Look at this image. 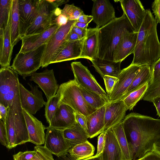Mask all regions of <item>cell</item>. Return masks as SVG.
Returning a JSON list of instances; mask_svg holds the SVG:
<instances>
[{"label": "cell", "instance_id": "obj_58", "mask_svg": "<svg viewBox=\"0 0 160 160\" xmlns=\"http://www.w3.org/2000/svg\"><path fill=\"white\" fill-rule=\"evenodd\" d=\"M155 144L158 145L160 146V138L158 140V141Z\"/></svg>", "mask_w": 160, "mask_h": 160}, {"label": "cell", "instance_id": "obj_53", "mask_svg": "<svg viewBox=\"0 0 160 160\" xmlns=\"http://www.w3.org/2000/svg\"><path fill=\"white\" fill-rule=\"evenodd\" d=\"M155 106L157 115L160 117V96L154 98L152 101Z\"/></svg>", "mask_w": 160, "mask_h": 160}, {"label": "cell", "instance_id": "obj_1", "mask_svg": "<svg viewBox=\"0 0 160 160\" xmlns=\"http://www.w3.org/2000/svg\"><path fill=\"white\" fill-rule=\"evenodd\" d=\"M122 123L134 152L133 160L153 151L154 144L160 138V119L132 112L125 116Z\"/></svg>", "mask_w": 160, "mask_h": 160}, {"label": "cell", "instance_id": "obj_57", "mask_svg": "<svg viewBox=\"0 0 160 160\" xmlns=\"http://www.w3.org/2000/svg\"><path fill=\"white\" fill-rule=\"evenodd\" d=\"M152 151H153L160 155V146L155 144Z\"/></svg>", "mask_w": 160, "mask_h": 160}, {"label": "cell", "instance_id": "obj_45", "mask_svg": "<svg viewBox=\"0 0 160 160\" xmlns=\"http://www.w3.org/2000/svg\"><path fill=\"white\" fill-rule=\"evenodd\" d=\"M76 118L77 122L81 125L88 134L87 121L86 117L82 114L76 112Z\"/></svg>", "mask_w": 160, "mask_h": 160}, {"label": "cell", "instance_id": "obj_41", "mask_svg": "<svg viewBox=\"0 0 160 160\" xmlns=\"http://www.w3.org/2000/svg\"><path fill=\"white\" fill-rule=\"evenodd\" d=\"M107 94L110 95L112 92L114 87L118 81V79L116 77L105 75L103 78Z\"/></svg>", "mask_w": 160, "mask_h": 160}, {"label": "cell", "instance_id": "obj_29", "mask_svg": "<svg viewBox=\"0 0 160 160\" xmlns=\"http://www.w3.org/2000/svg\"><path fill=\"white\" fill-rule=\"evenodd\" d=\"M112 128L120 148L121 160H133L134 152L127 138L122 121Z\"/></svg>", "mask_w": 160, "mask_h": 160}, {"label": "cell", "instance_id": "obj_59", "mask_svg": "<svg viewBox=\"0 0 160 160\" xmlns=\"http://www.w3.org/2000/svg\"><path fill=\"white\" fill-rule=\"evenodd\" d=\"M145 156L141 158H139V159H136V160H143V159L145 158Z\"/></svg>", "mask_w": 160, "mask_h": 160}, {"label": "cell", "instance_id": "obj_24", "mask_svg": "<svg viewBox=\"0 0 160 160\" xmlns=\"http://www.w3.org/2000/svg\"><path fill=\"white\" fill-rule=\"evenodd\" d=\"M98 28H88L86 36L84 40L81 58L90 61L98 58Z\"/></svg>", "mask_w": 160, "mask_h": 160}, {"label": "cell", "instance_id": "obj_35", "mask_svg": "<svg viewBox=\"0 0 160 160\" xmlns=\"http://www.w3.org/2000/svg\"><path fill=\"white\" fill-rule=\"evenodd\" d=\"M79 86L84 98L95 110L96 111L108 104L105 100L98 94L88 90L79 85Z\"/></svg>", "mask_w": 160, "mask_h": 160}, {"label": "cell", "instance_id": "obj_8", "mask_svg": "<svg viewBox=\"0 0 160 160\" xmlns=\"http://www.w3.org/2000/svg\"><path fill=\"white\" fill-rule=\"evenodd\" d=\"M18 74L10 66L0 69V103L6 107L10 106L19 93Z\"/></svg>", "mask_w": 160, "mask_h": 160}, {"label": "cell", "instance_id": "obj_2", "mask_svg": "<svg viewBox=\"0 0 160 160\" xmlns=\"http://www.w3.org/2000/svg\"><path fill=\"white\" fill-rule=\"evenodd\" d=\"M158 23L150 10L146 9L145 17L138 32L131 64L150 66L160 58Z\"/></svg>", "mask_w": 160, "mask_h": 160}, {"label": "cell", "instance_id": "obj_11", "mask_svg": "<svg viewBox=\"0 0 160 160\" xmlns=\"http://www.w3.org/2000/svg\"><path fill=\"white\" fill-rule=\"evenodd\" d=\"M31 91L26 89L19 82L20 100L22 109L28 112L35 114L44 105L46 102L44 101L42 92L38 89V86H34L29 83Z\"/></svg>", "mask_w": 160, "mask_h": 160}, {"label": "cell", "instance_id": "obj_26", "mask_svg": "<svg viewBox=\"0 0 160 160\" xmlns=\"http://www.w3.org/2000/svg\"><path fill=\"white\" fill-rule=\"evenodd\" d=\"M104 132L106 143L101 155L102 160H121L120 148L112 128Z\"/></svg>", "mask_w": 160, "mask_h": 160}, {"label": "cell", "instance_id": "obj_16", "mask_svg": "<svg viewBox=\"0 0 160 160\" xmlns=\"http://www.w3.org/2000/svg\"><path fill=\"white\" fill-rule=\"evenodd\" d=\"M92 1L91 16L97 28L104 26L116 18L114 8L109 0H93Z\"/></svg>", "mask_w": 160, "mask_h": 160}, {"label": "cell", "instance_id": "obj_61", "mask_svg": "<svg viewBox=\"0 0 160 160\" xmlns=\"http://www.w3.org/2000/svg\"></svg>", "mask_w": 160, "mask_h": 160}, {"label": "cell", "instance_id": "obj_52", "mask_svg": "<svg viewBox=\"0 0 160 160\" xmlns=\"http://www.w3.org/2000/svg\"><path fill=\"white\" fill-rule=\"evenodd\" d=\"M56 8H58L59 6L68 2L69 1L67 0H47Z\"/></svg>", "mask_w": 160, "mask_h": 160}, {"label": "cell", "instance_id": "obj_51", "mask_svg": "<svg viewBox=\"0 0 160 160\" xmlns=\"http://www.w3.org/2000/svg\"><path fill=\"white\" fill-rule=\"evenodd\" d=\"M93 18L91 15H86L85 14L81 15L77 20V22L89 24L92 21Z\"/></svg>", "mask_w": 160, "mask_h": 160}, {"label": "cell", "instance_id": "obj_55", "mask_svg": "<svg viewBox=\"0 0 160 160\" xmlns=\"http://www.w3.org/2000/svg\"><path fill=\"white\" fill-rule=\"evenodd\" d=\"M58 158L59 160H73V158L68 153L65 155Z\"/></svg>", "mask_w": 160, "mask_h": 160}, {"label": "cell", "instance_id": "obj_14", "mask_svg": "<svg viewBox=\"0 0 160 160\" xmlns=\"http://www.w3.org/2000/svg\"><path fill=\"white\" fill-rule=\"evenodd\" d=\"M40 0H18L20 33L21 39L38 14Z\"/></svg>", "mask_w": 160, "mask_h": 160}, {"label": "cell", "instance_id": "obj_39", "mask_svg": "<svg viewBox=\"0 0 160 160\" xmlns=\"http://www.w3.org/2000/svg\"><path fill=\"white\" fill-rule=\"evenodd\" d=\"M61 13L65 16L68 21L77 20L81 15L84 14L82 9L73 4H66L62 9Z\"/></svg>", "mask_w": 160, "mask_h": 160}, {"label": "cell", "instance_id": "obj_37", "mask_svg": "<svg viewBox=\"0 0 160 160\" xmlns=\"http://www.w3.org/2000/svg\"><path fill=\"white\" fill-rule=\"evenodd\" d=\"M60 93L58 89L56 95L47 100L45 105V116L47 122L50 124L58 106Z\"/></svg>", "mask_w": 160, "mask_h": 160}, {"label": "cell", "instance_id": "obj_56", "mask_svg": "<svg viewBox=\"0 0 160 160\" xmlns=\"http://www.w3.org/2000/svg\"><path fill=\"white\" fill-rule=\"evenodd\" d=\"M82 160H102L101 156L99 157H96L95 156Z\"/></svg>", "mask_w": 160, "mask_h": 160}, {"label": "cell", "instance_id": "obj_32", "mask_svg": "<svg viewBox=\"0 0 160 160\" xmlns=\"http://www.w3.org/2000/svg\"><path fill=\"white\" fill-rule=\"evenodd\" d=\"M10 32L11 44L13 47L21 40L20 33L18 0H12Z\"/></svg>", "mask_w": 160, "mask_h": 160}, {"label": "cell", "instance_id": "obj_20", "mask_svg": "<svg viewBox=\"0 0 160 160\" xmlns=\"http://www.w3.org/2000/svg\"><path fill=\"white\" fill-rule=\"evenodd\" d=\"M29 135V142L36 145L44 144L45 130L47 128L33 114L22 109Z\"/></svg>", "mask_w": 160, "mask_h": 160}, {"label": "cell", "instance_id": "obj_36", "mask_svg": "<svg viewBox=\"0 0 160 160\" xmlns=\"http://www.w3.org/2000/svg\"><path fill=\"white\" fill-rule=\"evenodd\" d=\"M148 85V82L144 84L122 99L123 101L128 110L130 111L132 110L137 102L142 99L147 91Z\"/></svg>", "mask_w": 160, "mask_h": 160}, {"label": "cell", "instance_id": "obj_33", "mask_svg": "<svg viewBox=\"0 0 160 160\" xmlns=\"http://www.w3.org/2000/svg\"><path fill=\"white\" fill-rule=\"evenodd\" d=\"M151 77L150 66L147 65L141 66L140 70L137 74L122 99L130 93L139 88L144 84L149 83Z\"/></svg>", "mask_w": 160, "mask_h": 160}, {"label": "cell", "instance_id": "obj_27", "mask_svg": "<svg viewBox=\"0 0 160 160\" xmlns=\"http://www.w3.org/2000/svg\"><path fill=\"white\" fill-rule=\"evenodd\" d=\"M151 77L147 91L142 99L152 102L160 96V58L150 66Z\"/></svg>", "mask_w": 160, "mask_h": 160}, {"label": "cell", "instance_id": "obj_50", "mask_svg": "<svg viewBox=\"0 0 160 160\" xmlns=\"http://www.w3.org/2000/svg\"><path fill=\"white\" fill-rule=\"evenodd\" d=\"M80 39H81L78 34L71 29L67 36L66 40L67 42H71Z\"/></svg>", "mask_w": 160, "mask_h": 160}, {"label": "cell", "instance_id": "obj_12", "mask_svg": "<svg viewBox=\"0 0 160 160\" xmlns=\"http://www.w3.org/2000/svg\"><path fill=\"white\" fill-rule=\"evenodd\" d=\"M141 66L131 64L121 70L118 77V80L109 95V103L123 98Z\"/></svg>", "mask_w": 160, "mask_h": 160}, {"label": "cell", "instance_id": "obj_18", "mask_svg": "<svg viewBox=\"0 0 160 160\" xmlns=\"http://www.w3.org/2000/svg\"><path fill=\"white\" fill-rule=\"evenodd\" d=\"M31 76L30 81L38 85L45 94L47 100L56 95L59 87L53 69H47L39 73L35 72Z\"/></svg>", "mask_w": 160, "mask_h": 160}, {"label": "cell", "instance_id": "obj_49", "mask_svg": "<svg viewBox=\"0 0 160 160\" xmlns=\"http://www.w3.org/2000/svg\"><path fill=\"white\" fill-rule=\"evenodd\" d=\"M143 160H160V155L152 151L145 155Z\"/></svg>", "mask_w": 160, "mask_h": 160}, {"label": "cell", "instance_id": "obj_31", "mask_svg": "<svg viewBox=\"0 0 160 160\" xmlns=\"http://www.w3.org/2000/svg\"><path fill=\"white\" fill-rule=\"evenodd\" d=\"M63 132L65 138L72 147L85 142L89 138L88 134L78 122L74 127L64 130Z\"/></svg>", "mask_w": 160, "mask_h": 160}, {"label": "cell", "instance_id": "obj_13", "mask_svg": "<svg viewBox=\"0 0 160 160\" xmlns=\"http://www.w3.org/2000/svg\"><path fill=\"white\" fill-rule=\"evenodd\" d=\"M44 146L58 157L66 155L71 146L65 138L63 130L50 126L47 127Z\"/></svg>", "mask_w": 160, "mask_h": 160}, {"label": "cell", "instance_id": "obj_3", "mask_svg": "<svg viewBox=\"0 0 160 160\" xmlns=\"http://www.w3.org/2000/svg\"><path fill=\"white\" fill-rule=\"evenodd\" d=\"M132 31H135L123 13L120 17L116 18L99 28L98 32V58L113 61L114 52L122 38L127 32Z\"/></svg>", "mask_w": 160, "mask_h": 160}, {"label": "cell", "instance_id": "obj_19", "mask_svg": "<svg viewBox=\"0 0 160 160\" xmlns=\"http://www.w3.org/2000/svg\"><path fill=\"white\" fill-rule=\"evenodd\" d=\"M59 27L54 22L48 28L41 33L23 38L21 39L22 45L19 52H27L46 44Z\"/></svg>", "mask_w": 160, "mask_h": 160}, {"label": "cell", "instance_id": "obj_6", "mask_svg": "<svg viewBox=\"0 0 160 160\" xmlns=\"http://www.w3.org/2000/svg\"><path fill=\"white\" fill-rule=\"evenodd\" d=\"M46 44L38 48L25 52H19L16 55L11 66L12 68L23 79L32 75L41 65Z\"/></svg>", "mask_w": 160, "mask_h": 160}, {"label": "cell", "instance_id": "obj_28", "mask_svg": "<svg viewBox=\"0 0 160 160\" xmlns=\"http://www.w3.org/2000/svg\"><path fill=\"white\" fill-rule=\"evenodd\" d=\"M106 107L100 108L86 117L89 138H92L104 132Z\"/></svg>", "mask_w": 160, "mask_h": 160}, {"label": "cell", "instance_id": "obj_60", "mask_svg": "<svg viewBox=\"0 0 160 160\" xmlns=\"http://www.w3.org/2000/svg\"><path fill=\"white\" fill-rule=\"evenodd\" d=\"M73 160H75L73 158Z\"/></svg>", "mask_w": 160, "mask_h": 160}, {"label": "cell", "instance_id": "obj_23", "mask_svg": "<svg viewBox=\"0 0 160 160\" xmlns=\"http://www.w3.org/2000/svg\"><path fill=\"white\" fill-rule=\"evenodd\" d=\"M138 35V32L132 31L127 32L123 36L114 52L113 61L122 62L128 56L133 53Z\"/></svg>", "mask_w": 160, "mask_h": 160}, {"label": "cell", "instance_id": "obj_42", "mask_svg": "<svg viewBox=\"0 0 160 160\" xmlns=\"http://www.w3.org/2000/svg\"><path fill=\"white\" fill-rule=\"evenodd\" d=\"M0 142L2 145L8 149L9 142L6 123L0 120Z\"/></svg>", "mask_w": 160, "mask_h": 160}, {"label": "cell", "instance_id": "obj_30", "mask_svg": "<svg viewBox=\"0 0 160 160\" xmlns=\"http://www.w3.org/2000/svg\"><path fill=\"white\" fill-rule=\"evenodd\" d=\"M92 66L103 78L105 75H109L118 78L121 70L120 68L122 62L102 59L98 58L92 60Z\"/></svg>", "mask_w": 160, "mask_h": 160}, {"label": "cell", "instance_id": "obj_21", "mask_svg": "<svg viewBox=\"0 0 160 160\" xmlns=\"http://www.w3.org/2000/svg\"><path fill=\"white\" fill-rule=\"evenodd\" d=\"M127 110L122 100L107 104L104 116V132L122 122L125 117Z\"/></svg>", "mask_w": 160, "mask_h": 160}, {"label": "cell", "instance_id": "obj_43", "mask_svg": "<svg viewBox=\"0 0 160 160\" xmlns=\"http://www.w3.org/2000/svg\"><path fill=\"white\" fill-rule=\"evenodd\" d=\"M106 143V137L105 132L100 134L98 138L97 151L94 156L99 157L102 155Z\"/></svg>", "mask_w": 160, "mask_h": 160}, {"label": "cell", "instance_id": "obj_48", "mask_svg": "<svg viewBox=\"0 0 160 160\" xmlns=\"http://www.w3.org/2000/svg\"><path fill=\"white\" fill-rule=\"evenodd\" d=\"M87 29L81 28L75 26L73 25L71 29L78 34L81 39H82L85 38L86 36Z\"/></svg>", "mask_w": 160, "mask_h": 160}, {"label": "cell", "instance_id": "obj_44", "mask_svg": "<svg viewBox=\"0 0 160 160\" xmlns=\"http://www.w3.org/2000/svg\"><path fill=\"white\" fill-rule=\"evenodd\" d=\"M152 9L157 23L160 24V0H155L153 2Z\"/></svg>", "mask_w": 160, "mask_h": 160}, {"label": "cell", "instance_id": "obj_10", "mask_svg": "<svg viewBox=\"0 0 160 160\" xmlns=\"http://www.w3.org/2000/svg\"><path fill=\"white\" fill-rule=\"evenodd\" d=\"M74 76V80L82 88L100 95L109 103V96L97 82L88 67L80 62H73L71 64Z\"/></svg>", "mask_w": 160, "mask_h": 160}, {"label": "cell", "instance_id": "obj_25", "mask_svg": "<svg viewBox=\"0 0 160 160\" xmlns=\"http://www.w3.org/2000/svg\"><path fill=\"white\" fill-rule=\"evenodd\" d=\"M84 39L66 42L52 63L76 59L81 58Z\"/></svg>", "mask_w": 160, "mask_h": 160}, {"label": "cell", "instance_id": "obj_9", "mask_svg": "<svg viewBox=\"0 0 160 160\" xmlns=\"http://www.w3.org/2000/svg\"><path fill=\"white\" fill-rule=\"evenodd\" d=\"M76 20L68 21L67 24L59 27L46 44L41 67H46L61 50L66 41L67 36Z\"/></svg>", "mask_w": 160, "mask_h": 160}, {"label": "cell", "instance_id": "obj_47", "mask_svg": "<svg viewBox=\"0 0 160 160\" xmlns=\"http://www.w3.org/2000/svg\"><path fill=\"white\" fill-rule=\"evenodd\" d=\"M8 108L9 107H6L4 105L0 103V120L5 123L8 114Z\"/></svg>", "mask_w": 160, "mask_h": 160}, {"label": "cell", "instance_id": "obj_46", "mask_svg": "<svg viewBox=\"0 0 160 160\" xmlns=\"http://www.w3.org/2000/svg\"><path fill=\"white\" fill-rule=\"evenodd\" d=\"M68 21V20L67 17L61 13L56 18L54 22L60 27L66 24Z\"/></svg>", "mask_w": 160, "mask_h": 160}, {"label": "cell", "instance_id": "obj_34", "mask_svg": "<svg viewBox=\"0 0 160 160\" xmlns=\"http://www.w3.org/2000/svg\"><path fill=\"white\" fill-rule=\"evenodd\" d=\"M94 151V146L87 140L72 147L68 153L75 160H82L93 156Z\"/></svg>", "mask_w": 160, "mask_h": 160}, {"label": "cell", "instance_id": "obj_40", "mask_svg": "<svg viewBox=\"0 0 160 160\" xmlns=\"http://www.w3.org/2000/svg\"><path fill=\"white\" fill-rule=\"evenodd\" d=\"M34 149L36 153L31 160H54L52 154L44 146L36 145Z\"/></svg>", "mask_w": 160, "mask_h": 160}, {"label": "cell", "instance_id": "obj_7", "mask_svg": "<svg viewBox=\"0 0 160 160\" xmlns=\"http://www.w3.org/2000/svg\"><path fill=\"white\" fill-rule=\"evenodd\" d=\"M61 12L62 9L55 8L47 0H40L37 16L23 38L41 33L47 29Z\"/></svg>", "mask_w": 160, "mask_h": 160}, {"label": "cell", "instance_id": "obj_54", "mask_svg": "<svg viewBox=\"0 0 160 160\" xmlns=\"http://www.w3.org/2000/svg\"><path fill=\"white\" fill-rule=\"evenodd\" d=\"M88 23L77 22V20L74 24V26L82 29H87Z\"/></svg>", "mask_w": 160, "mask_h": 160}, {"label": "cell", "instance_id": "obj_38", "mask_svg": "<svg viewBox=\"0 0 160 160\" xmlns=\"http://www.w3.org/2000/svg\"><path fill=\"white\" fill-rule=\"evenodd\" d=\"M12 0L0 1V29H4L7 23L12 7Z\"/></svg>", "mask_w": 160, "mask_h": 160}, {"label": "cell", "instance_id": "obj_4", "mask_svg": "<svg viewBox=\"0 0 160 160\" xmlns=\"http://www.w3.org/2000/svg\"><path fill=\"white\" fill-rule=\"evenodd\" d=\"M6 126L8 149L29 142V135L23 113L19 93L13 99L9 107Z\"/></svg>", "mask_w": 160, "mask_h": 160}, {"label": "cell", "instance_id": "obj_15", "mask_svg": "<svg viewBox=\"0 0 160 160\" xmlns=\"http://www.w3.org/2000/svg\"><path fill=\"white\" fill-rule=\"evenodd\" d=\"M124 13L135 31L138 32L145 17L146 10L139 0H120Z\"/></svg>", "mask_w": 160, "mask_h": 160}, {"label": "cell", "instance_id": "obj_5", "mask_svg": "<svg viewBox=\"0 0 160 160\" xmlns=\"http://www.w3.org/2000/svg\"><path fill=\"white\" fill-rule=\"evenodd\" d=\"M58 89L60 93L59 103L68 105L76 112L82 114L86 117L96 111L86 101L79 85L74 79L61 84Z\"/></svg>", "mask_w": 160, "mask_h": 160}, {"label": "cell", "instance_id": "obj_17", "mask_svg": "<svg viewBox=\"0 0 160 160\" xmlns=\"http://www.w3.org/2000/svg\"><path fill=\"white\" fill-rule=\"evenodd\" d=\"M77 123L74 110L68 105L59 103L49 126L64 131L74 127Z\"/></svg>", "mask_w": 160, "mask_h": 160}, {"label": "cell", "instance_id": "obj_22", "mask_svg": "<svg viewBox=\"0 0 160 160\" xmlns=\"http://www.w3.org/2000/svg\"><path fill=\"white\" fill-rule=\"evenodd\" d=\"M11 12L12 7L5 28L0 29V64L1 68L10 66L13 51L10 32Z\"/></svg>", "mask_w": 160, "mask_h": 160}]
</instances>
